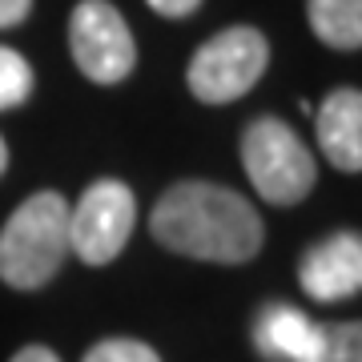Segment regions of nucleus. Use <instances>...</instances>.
<instances>
[{
	"label": "nucleus",
	"mask_w": 362,
	"mask_h": 362,
	"mask_svg": "<svg viewBox=\"0 0 362 362\" xmlns=\"http://www.w3.org/2000/svg\"><path fill=\"white\" fill-rule=\"evenodd\" d=\"M145 4L165 21H185V16H194L202 8V0H145Z\"/></svg>",
	"instance_id": "nucleus-14"
},
{
	"label": "nucleus",
	"mask_w": 362,
	"mask_h": 362,
	"mask_svg": "<svg viewBox=\"0 0 362 362\" xmlns=\"http://www.w3.org/2000/svg\"><path fill=\"white\" fill-rule=\"evenodd\" d=\"M153 238L181 258L242 266L262 250L266 226L246 197L218 181H177L153 206Z\"/></svg>",
	"instance_id": "nucleus-1"
},
{
	"label": "nucleus",
	"mask_w": 362,
	"mask_h": 362,
	"mask_svg": "<svg viewBox=\"0 0 362 362\" xmlns=\"http://www.w3.org/2000/svg\"><path fill=\"white\" fill-rule=\"evenodd\" d=\"M33 97V65L8 45H0V113L21 109Z\"/></svg>",
	"instance_id": "nucleus-11"
},
{
	"label": "nucleus",
	"mask_w": 362,
	"mask_h": 362,
	"mask_svg": "<svg viewBox=\"0 0 362 362\" xmlns=\"http://www.w3.org/2000/svg\"><path fill=\"white\" fill-rule=\"evenodd\" d=\"M4 169H8V145H4V137H0V177H4Z\"/></svg>",
	"instance_id": "nucleus-17"
},
{
	"label": "nucleus",
	"mask_w": 362,
	"mask_h": 362,
	"mask_svg": "<svg viewBox=\"0 0 362 362\" xmlns=\"http://www.w3.org/2000/svg\"><path fill=\"white\" fill-rule=\"evenodd\" d=\"M266 65H270V40L258 28L233 25L194 52L185 85L202 105H230L258 85Z\"/></svg>",
	"instance_id": "nucleus-4"
},
{
	"label": "nucleus",
	"mask_w": 362,
	"mask_h": 362,
	"mask_svg": "<svg viewBox=\"0 0 362 362\" xmlns=\"http://www.w3.org/2000/svg\"><path fill=\"white\" fill-rule=\"evenodd\" d=\"M69 258V202L40 189L13 209L0 230V282L13 290L49 286Z\"/></svg>",
	"instance_id": "nucleus-2"
},
{
	"label": "nucleus",
	"mask_w": 362,
	"mask_h": 362,
	"mask_svg": "<svg viewBox=\"0 0 362 362\" xmlns=\"http://www.w3.org/2000/svg\"><path fill=\"white\" fill-rule=\"evenodd\" d=\"M254 342L270 362H314L322 350V326L298 306L274 302L254 322Z\"/></svg>",
	"instance_id": "nucleus-9"
},
{
	"label": "nucleus",
	"mask_w": 362,
	"mask_h": 362,
	"mask_svg": "<svg viewBox=\"0 0 362 362\" xmlns=\"http://www.w3.org/2000/svg\"><path fill=\"white\" fill-rule=\"evenodd\" d=\"M298 282L314 302H346L362 290V238L338 230L302 254Z\"/></svg>",
	"instance_id": "nucleus-7"
},
{
	"label": "nucleus",
	"mask_w": 362,
	"mask_h": 362,
	"mask_svg": "<svg viewBox=\"0 0 362 362\" xmlns=\"http://www.w3.org/2000/svg\"><path fill=\"white\" fill-rule=\"evenodd\" d=\"M81 362H161L157 350L149 342H137V338H105L97 346H89V354Z\"/></svg>",
	"instance_id": "nucleus-13"
},
{
	"label": "nucleus",
	"mask_w": 362,
	"mask_h": 362,
	"mask_svg": "<svg viewBox=\"0 0 362 362\" xmlns=\"http://www.w3.org/2000/svg\"><path fill=\"white\" fill-rule=\"evenodd\" d=\"M318 145L326 161L342 173L362 169V93L358 89H334L318 105Z\"/></svg>",
	"instance_id": "nucleus-8"
},
{
	"label": "nucleus",
	"mask_w": 362,
	"mask_h": 362,
	"mask_svg": "<svg viewBox=\"0 0 362 362\" xmlns=\"http://www.w3.org/2000/svg\"><path fill=\"white\" fill-rule=\"evenodd\" d=\"M13 362H61V358H57V350H49V346H21L13 354Z\"/></svg>",
	"instance_id": "nucleus-16"
},
{
	"label": "nucleus",
	"mask_w": 362,
	"mask_h": 362,
	"mask_svg": "<svg viewBox=\"0 0 362 362\" xmlns=\"http://www.w3.org/2000/svg\"><path fill=\"white\" fill-rule=\"evenodd\" d=\"M28 13H33V0H0V28L21 25Z\"/></svg>",
	"instance_id": "nucleus-15"
},
{
	"label": "nucleus",
	"mask_w": 362,
	"mask_h": 362,
	"mask_svg": "<svg viewBox=\"0 0 362 362\" xmlns=\"http://www.w3.org/2000/svg\"><path fill=\"white\" fill-rule=\"evenodd\" d=\"M69 49L93 85H121L137 65V45L109 0H81L69 16Z\"/></svg>",
	"instance_id": "nucleus-6"
},
{
	"label": "nucleus",
	"mask_w": 362,
	"mask_h": 362,
	"mask_svg": "<svg viewBox=\"0 0 362 362\" xmlns=\"http://www.w3.org/2000/svg\"><path fill=\"white\" fill-rule=\"evenodd\" d=\"M314 37L330 49L354 52L362 45V0H306Z\"/></svg>",
	"instance_id": "nucleus-10"
},
{
	"label": "nucleus",
	"mask_w": 362,
	"mask_h": 362,
	"mask_svg": "<svg viewBox=\"0 0 362 362\" xmlns=\"http://www.w3.org/2000/svg\"><path fill=\"white\" fill-rule=\"evenodd\" d=\"M314 362H362V326L330 322L322 326V350Z\"/></svg>",
	"instance_id": "nucleus-12"
},
{
	"label": "nucleus",
	"mask_w": 362,
	"mask_h": 362,
	"mask_svg": "<svg viewBox=\"0 0 362 362\" xmlns=\"http://www.w3.org/2000/svg\"><path fill=\"white\" fill-rule=\"evenodd\" d=\"M137 221L133 189L117 177L93 181L77 206H69V254L85 266H109L125 250Z\"/></svg>",
	"instance_id": "nucleus-5"
},
{
	"label": "nucleus",
	"mask_w": 362,
	"mask_h": 362,
	"mask_svg": "<svg viewBox=\"0 0 362 362\" xmlns=\"http://www.w3.org/2000/svg\"><path fill=\"white\" fill-rule=\"evenodd\" d=\"M242 169L262 202L298 206L306 202L318 181L310 145L302 141L282 117H254L242 133Z\"/></svg>",
	"instance_id": "nucleus-3"
}]
</instances>
